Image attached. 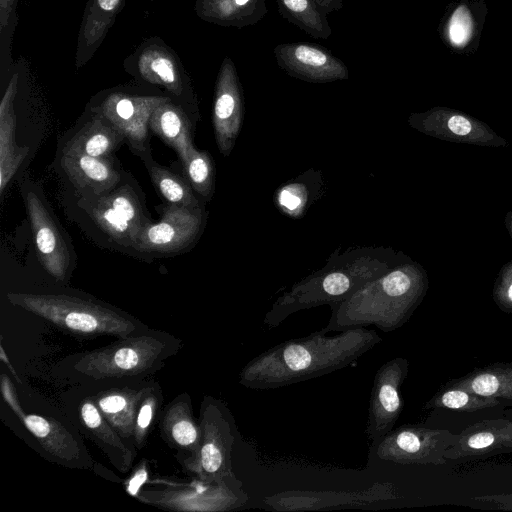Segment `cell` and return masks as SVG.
<instances>
[{
	"label": "cell",
	"mask_w": 512,
	"mask_h": 512,
	"mask_svg": "<svg viewBox=\"0 0 512 512\" xmlns=\"http://www.w3.org/2000/svg\"><path fill=\"white\" fill-rule=\"evenodd\" d=\"M280 15L315 39L326 40L332 28L325 13L313 0H276Z\"/></svg>",
	"instance_id": "cell-31"
},
{
	"label": "cell",
	"mask_w": 512,
	"mask_h": 512,
	"mask_svg": "<svg viewBox=\"0 0 512 512\" xmlns=\"http://www.w3.org/2000/svg\"><path fill=\"white\" fill-rule=\"evenodd\" d=\"M1 393L6 404L11 408L14 414L20 419L24 414V410L20 404L18 395L16 393L15 387L11 382L10 378L7 377L6 374H1Z\"/></svg>",
	"instance_id": "cell-37"
},
{
	"label": "cell",
	"mask_w": 512,
	"mask_h": 512,
	"mask_svg": "<svg viewBox=\"0 0 512 512\" xmlns=\"http://www.w3.org/2000/svg\"><path fill=\"white\" fill-rule=\"evenodd\" d=\"M38 258L52 277L64 281L73 269L72 248L41 189L33 182L21 185Z\"/></svg>",
	"instance_id": "cell-9"
},
{
	"label": "cell",
	"mask_w": 512,
	"mask_h": 512,
	"mask_svg": "<svg viewBox=\"0 0 512 512\" xmlns=\"http://www.w3.org/2000/svg\"><path fill=\"white\" fill-rule=\"evenodd\" d=\"M7 300L79 339L125 338L147 328L128 313L87 296L10 292Z\"/></svg>",
	"instance_id": "cell-5"
},
{
	"label": "cell",
	"mask_w": 512,
	"mask_h": 512,
	"mask_svg": "<svg viewBox=\"0 0 512 512\" xmlns=\"http://www.w3.org/2000/svg\"><path fill=\"white\" fill-rule=\"evenodd\" d=\"M79 418L86 434L100 447L113 466L126 473L135 458L133 443L120 436L100 413L93 399H84L79 407Z\"/></svg>",
	"instance_id": "cell-22"
},
{
	"label": "cell",
	"mask_w": 512,
	"mask_h": 512,
	"mask_svg": "<svg viewBox=\"0 0 512 512\" xmlns=\"http://www.w3.org/2000/svg\"><path fill=\"white\" fill-rule=\"evenodd\" d=\"M408 257L401 251L383 247L335 251L323 268L280 295L265 314L263 323L273 329L295 312L339 303Z\"/></svg>",
	"instance_id": "cell-2"
},
{
	"label": "cell",
	"mask_w": 512,
	"mask_h": 512,
	"mask_svg": "<svg viewBox=\"0 0 512 512\" xmlns=\"http://www.w3.org/2000/svg\"><path fill=\"white\" fill-rule=\"evenodd\" d=\"M151 70L170 90L174 92L179 91L176 85L174 68L168 59L164 57L155 58L151 62Z\"/></svg>",
	"instance_id": "cell-36"
},
{
	"label": "cell",
	"mask_w": 512,
	"mask_h": 512,
	"mask_svg": "<svg viewBox=\"0 0 512 512\" xmlns=\"http://www.w3.org/2000/svg\"><path fill=\"white\" fill-rule=\"evenodd\" d=\"M120 0H98L100 7L104 10L111 11L119 3Z\"/></svg>",
	"instance_id": "cell-41"
},
{
	"label": "cell",
	"mask_w": 512,
	"mask_h": 512,
	"mask_svg": "<svg viewBox=\"0 0 512 512\" xmlns=\"http://www.w3.org/2000/svg\"><path fill=\"white\" fill-rule=\"evenodd\" d=\"M322 187L320 173L307 171L280 187L275 194V203L282 213L292 218H300L320 197Z\"/></svg>",
	"instance_id": "cell-28"
},
{
	"label": "cell",
	"mask_w": 512,
	"mask_h": 512,
	"mask_svg": "<svg viewBox=\"0 0 512 512\" xmlns=\"http://www.w3.org/2000/svg\"><path fill=\"white\" fill-rule=\"evenodd\" d=\"M382 342L373 329L359 327L328 336L322 330L290 339L245 364L239 383L249 389H274L343 369Z\"/></svg>",
	"instance_id": "cell-1"
},
{
	"label": "cell",
	"mask_w": 512,
	"mask_h": 512,
	"mask_svg": "<svg viewBox=\"0 0 512 512\" xmlns=\"http://www.w3.org/2000/svg\"><path fill=\"white\" fill-rule=\"evenodd\" d=\"M181 346L175 336L147 327L107 346L68 356L57 367L74 380H139L160 370Z\"/></svg>",
	"instance_id": "cell-4"
},
{
	"label": "cell",
	"mask_w": 512,
	"mask_h": 512,
	"mask_svg": "<svg viewBox=\"0 0 512 512\" xmlns=\"http://www.w3.org/2000/svg\"><path fill=\"white\" fill-rule=\"evenodd\" d=\"M161 403L162 393L159 385L156 383L146 384L136 414L133 437L136 448L142 449L144 447Z\"/></svg>",
	"instance_id": "cell-34"
},
{
	"label": "cell",
	"mask_w": 512,
	"mask_h": 512,
	"mask_svg": "<svg viewBox=\"0 0 512 512\" xmlns=\"http://www.w3.org/2000/svg\"><path fill=\"white\" fill-rule=\"evenodd\" d=\"M160 435L164 442L182 456L180 463L188 470L198 456L201 431L193 415L192 400L184 392L174 398L163 410Z\"/></svg>",
	"instance_id": "cell-18"
},
{
	"label": "cell",
	"mask_w": 512,
	"mask_h": 512,
	"mask_svg": "<svg viewBox=\"0 0 512 512\" xmlns=\"http://www.w3.org/2000/svg\"><path fill=\"white\" fill-rule=\"evenodd\" d=\"M499 399L486 397L445 385L424 405L425 409H449L462 412H474L501 405Z\"/></svg>",
	"instance_id": "cell-32"
},
{
	"label": "cell",
	"mask_w": 512,
	"mask_h": 512,
	"mask_svg": "<svg viewBox=\"0 0 512 512\" xmlns=\"http://www.w3.org/2000/svg\"><path fill=\"white\" fill-rule=\"evenodd\" d=\"M205 7L212 21L237 28L255 25L268 13L266 0H206Z\"/></svg>",
	"instance_id": "cell-30"
},
{
	"label": "cell",
	"mask_w": 512,
	"mask_h": 512,
	"mask_svg": "<svg viewBox=\"0 0 512 512\" xmlns=\"http://www.w3.org/2000/svg\"><path fill=\"white\" fill-rule=\"evenodd\" d=\"M145 490L138 497L147 503L179 511H225L242 506L248 500L238 479L222 483H204L200 487H164Z\"/></svg>",
	"instance_id": "cell-12"
},
{
	"label": "cell",
	"mask_w": 512,
	"mask_h": 512,
	"mask_svg": "<svg viewBox=\"0 0 512 512\" xmlns=\"http://www.w3.org/2000/svg\"><path fill=\"white\" fill-rule=\"evenodd\" d=\"M409 362L396 357L375 373L370 393L365 434L371 443L391 431L402 412L400 389L407 377Z\"/></svg>",
	"instance_id": "cell-13"
},
{
	"label": "cell",
	"mask_w": 512,
	"mask_h": 512,
	"mask_svg": "<svg viewBox=\"0 0 512 512\" xmlns=\"http://www.w3.org/2000/svg\"><path fill=\"white\" fill-rule=\"evenodd\" d=\"M315 1L321 9L329 14L334 11H339L343 8L344 0H313Z\"/></svg>",
	"instance_id": "cell-39"
},
{
	"label": "cell",
	"mask_w": 512,
	"mask_h": 512,
	"mask_svg": "<svg viewBox=\"0 0 512 512\" xmlns=\"http://www.w3.org/2000/svg\"><path fill=\"white\" fill-rule=\"evenodd\" d=\"M125 137L96 112L64 145L62 150L81 152L97 158H111Z\"/></svg>",
	"instance_id": "cell-25"
},
{
	"label": "cell",
	"mask_w": 512,
	"mask_h": 512,
	"mask_svg": "<svg viewBox=\"0 0 512 512\" xmlns=\"http://www.w3.org/2000/svg\"><path fill=\"white\" fill-rule=\"evenodd\" d=\"M487 15V0L451 1L446 5L438 25L441 41L452 53L475 54Z\"/></svg>",
	"instance_id": "cell-16"
},
{
	"label": "cell",
	"mask_w": 512,
	"mask_h": 512,
	"mask_svg": "<svg viewBox=\"0 0 512 512\" xmlns=\"http://www.w3.org/2000/svg\"><path fill=\"white\" fill-rule=\"evenodd\" d=\"M243 90L234 63L226 57L215 90L212 122L220 153L227 157L233 150L244 119Z\"/></svg>",
	"instance_id": "cell-15"
},
{
	"label": "cell",
	"mask_w": 512,
	"mask_h": 512,
	"mask_svg": "<svg viewBox=\"0 0 512 512\" xmlns=\"http://www.w3.org/2000/svg\"><path fill=\"white\" fill-rule=\"evenodd\" d=\"M0 359L8 367L10 373L17 380V382L19 384H22V381L20 380V378L18 376V373L16 372V370L12 366V364H11V362H10V360H9L5 350H4L3 343H2V337H1V343H0Z\"/></svg>",
	"instance_id": "cell-40"
},
{
	"label": "cell",
	"mask_w": 512,
	"mask_h": 512,
	"mask_svg": "<svg viewBox=\"0 0 512 512\" xmlns=\"http://www.w3.org/2000/svg\"><path fill=\"white\" fill-rule=\"evenodd\" d=\"M512 448V420L486 419L469 425L456 435L444 453L448 460L471 459Z\"/></svg>",
	"instance_id": "cell-19"
},
{
	"label": "cell",
	"mask_w": 512,
	"mask_h": 512,
	"mask_svg": "<svg viewBox=\"0 0 512 512\" xmlns=\"http://www.w3.org/2000/svg\"><path fill=\"white\" fill-rule=\"evenodd\" d=\"M145 385L137 388L114 387L91 396L107 422L120 436L133 444L136 414Z\"/></svg>",
	"instance_id": "cell-23"
},
{
	"label": "cell",
	"mask_w": 512,
	"mask_h": 512,
	"mask_svg": "<svg viewBox=\"0 0 512 512\" xmlns=\"http://www.w3.org/2000/svg\"><path fill=\"white\" fill-rule=\"evenodd\" d=\"M504 224L512 241V210L508 211L504 217Z\"/></svg>",
	"instance_id": "cell-42"
},
{
	"label": "cell",
	"mask_w": 512,
	"mask_h": 512,
	"mask_svg": "<svg viewBox=\"0 0 512 512\" xmlns=\"http://www.w3.org/2000/svg\"><path fill=\"white\" fill-rule=\"evenodd\" d=\"M445 385L478 395L512 402V362H496L476 368Z\"/></svg>",
	"instance_id": "cell-26"
},
{
	"label": "cell",
	"mask_w": 512,
	"mask_h": 512,
	"mask_svg": "<svg viewBox=\"0 0 512 512\" xmlns=\"http://www.w3.org/2000/svg\"><path fill=\"white\" fill-rule=\"evenodd\" d=\"M142 159L152 183L159 194L168 204H174L186 207H200L202 203L195 196V191L184 177L170 169L158 164L151 155V151L146 152Z\"/></svg>",
	"instance_id": "cell-29"
},
{
	"label": "cell",
	"mask_w": 512,
	"mask_h": 512,
	"mask_svg": "<svg viewBox=\"0 0 512 512\" xmlns=\"http://www.w3.org/2000/svg\"><path fill=\"white\" fill-rule=\"evenodd\" d=\"M206 223L203 205L192 208L168 204L157 222L140 232L134 249L155 254H175L191 246L200 237Z\"/></svg>",
	"instance_id": "cell-11"
},
{
	"label": "cell",
	"mask_w": 512,
	"mask_h": 512,
	"mask_svg": "<svg viewBox=\"0 0 512 512\" xmlns=\"http://www.w3.org/2000/svg\"><path fill=\"white\" fill-rule=\"evenodd\" d=\"M149 129L177 153L181 163L188 159L195 148L191 120L183 109L169 101L153 111Z\"/></svg>",
	"instance_id": "cell-24"
},
{
	"label": "cell",
	"mask_w": 512,
	"mask_h": 512,
	"mask_svg": "<svg viewBox=\"0 0 512 512\" xmlns=\"http://www.w3.org/2000/svg\"><path fill=\"white\" fill-rule=\"evenodd\" d=\"M408 124L436 139L490 148H503L508 141L484 121L458 109L434 106L424 112L411 113Z\"/></svg>",
	"instance_id": "cell-10"
},
{
	"label": "cell",
	"mask_w": 512,
	"mask_h": 512,
	"mask_svg": "<svg viewBox=\"0 0 512 512\" xmlns=\"http://www.w3.org/2000/svg\"><path fill=\"white\" fill-rule=\"evenodd\" d=\"M273 53L282 70L302 81L328 83L350 77L346 64L317 44L281 43L274 47Z\"/></svg>",
	"instance_id": "cell-14"
},
{
	"label": "cell",
	"mask_w": 512,
	"mask_h": 512,
	"mask_svg": "<svg viewBox=\"0 0 512 512\" xmlns=\"http://www.w3.org/2000/svg\"><path fill=\"white\" fill-rule=\"evenodd\" d=\"M492 298L501 311L512 313V259L500 268L493 285Z\"/></svg>",
	"instance_id": "cell-35"
},
{
	"label": "cell",
	"mask_w": 512,
	"mask_h": 512,
	"mask_svg": "<svg viewBox=\"0 0 512 512\" xmlns=\"http://www.w3.org/2000/svg\"><path fill=\"white\" fill-rule=\"evenodd\" d=\"M20 420L42 448L64 465L77 468L90 466L91 460L82 442L58 420L26 412Z\"/></svg>",
	"instance_id": "cell-21"
},
{
	"label": "cell",
	"mask_w": 512,
	"mask_h": 512,
	"mask_svg": "<svg viewBox=\"0 0 512 512\" xmlns=\"http://www.w3.org/2000/svg\"><path fill=\"white\" fill-rule=\"evenodd\" d=\"M504 415L506 418L512 420V407L504 411Z\"/></svg>",
	"instance_id": "cell-43"
},
{
	"label": "cell",
	"mask_w": 512,
	"mask_h": 512,
	"mask_svg": "<svg viewBox=\"0 0 512 512\" xmlns=\"http://www.w3.org/2000/svg\"><path fill=\"white\" fill-rule=\"evenodd\" d=\"M429 286L425 268L408 257L369 281L345 300L330 305L324 333L374 325L383 332L402 327L423 301Z\"/></svg>",
	"instance_id": "cell-3"
},
{
	"label": "cell",
	"mask_w": 512,
	"mask_h": 512,
	"mask_svg": "<svg viewBox=\"0 0 512 512\" xmlns=\"http://www.w3.org/2000/svg\"><path fill=\"white\" fill-rule=\"evenodd\" d=\"M184 176L205 201H210L215 188V167L209 152L194 148L182 163Z\"/></svg>",
	"instance_id": "cell-33"
},
{
	"label": "cell",
	"mask_w": 512,
	"mask_h": 512,
	"mask_svg": "<svg viewBox=\"0 0 512 512\" xmlns=\"http://www.w3.org/2000/svg\"><path fill=\"white\" fill-rule=\"evenodd\" d=\"M199 426L200 448L188 470L205 483L236 480L231 457L238 431L230 410L221 400L205 396L201 403Z\"/></svg>",
	"instance_id": "cell-6"
},
{
	"label": "cell",
	"mask_w": 512,
	"mask_h": 512,
	"mask_svg": "<svg viewBox=\"0 0 512 512\" xmlns=\"http://www.w3.org/2000/svg\"><path fill=\"white\" fill-rule=\"evenodd\" d=\"M147 465L144 460H142L138 467L135 469L133 475L129 479L126 485V491L133 497H138L139 491L142 485L147 481Z\"/></svg>",
	"instance_id": "cell-38"
},
{
	"label": "cell",
	"mask_w": 512,
	"mask_h": 512,
	"mask_svg": "<svg viewBox=\"0 0 512 512\" xmlns=\"http://www.w3.org/2000/svg\"><path fill=\"white\" fill-rule=\"evenodd\" d=\"M456 435L445 429L403 425L371 443L368 464L443 465L447 462L444 453Z\"/></svg>",
	"instance_id": "cell-7"
},
{
	"label": "cell",
	"mask_w": 512,
	"mask_h": 512,
	"mask_svg": "<svg viewBox=\"0 0 512 512\" xmlns=\"http://www.w3.org/2000/svg\"><path fill=\"white\" fill-rule=\"evenodd\" d=\"M163 98H134L112 95L96 112L105 117L124 137L137 156L151 151L149 144V120Z\"/></svg>",
	"instance_id": "cell-17"
},
{
	"label": "cell",
	"mask_w": 512,
	"mask_h": 512,
	"mask_svg": "<svg viewBox=\"0 0 512 512\" xmlns=\"http://www.w3.org/2000/svg\"><path fill=\"white\" fill-rule=\"evenodd\" d=\"M61 167L83 196H98L114 189L121 181L113 158H97L81 152L62 150Z\"/></svg>",
	"instance_id": "cell-20"
},
{
	"label": "cell",
	"mask_w": 512,
	"mask_h": 512,
	"mask_svg": "<svg viewBox=\"0 0 512 512\" xmlns=\"http://www.w3.org/2000/svg\"><path fill=\"white\" fill-rule=\"evenodd\" d=\"M15 119L12 109V90L9 88L0 107V192L19 169L27 154V149L18 146L15 136Z\"/></svg>",
	"instance_id": "cell-27"
},
{
	"label": "cell",
	"mask_w": 512,
	"mask_h": 512,
	"mask_svg": "<svg viewBox=\"0 0 512 512\" xmlns=\"http://www.w3.org/2000/svg\"><path fill=\"white\" fill-rule=\"evenodd\" d=\"M80 207L118 245L134 248L141 230L151 223L142 198L130 184L98 196H83Z\"/></svg>",
	"instance_id": "cell-8"
}]
</instances>
